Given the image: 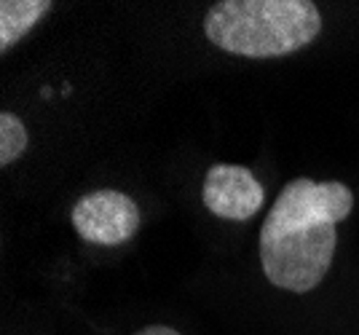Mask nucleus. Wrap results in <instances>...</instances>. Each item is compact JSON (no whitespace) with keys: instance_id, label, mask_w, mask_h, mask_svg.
Returning <instances> with one entry per match:
<instances>
[{"instance_id":"nucleus-1","label":"nucleus","mask_w":359,"mask_h":335,"mask_svg":"<svg viewBox=\"0 0 359 335\" xmlns=\"http://www.w3.org/2000/svg\"><path fill=\"white\" fill-rule=\"evenodd\" d=\"M351 212L354 191L341 180H290L257 236L260 268L271 287L292 295L314 292L338 252V223Z\"/></svg>"},{"instance_id":"nucleus-2","label":"nucleus","mask_w":359,"mask_h":335,"mask_svg":"<svg viewBox=\"0 0 359 335\" xmlns=\"http://www.w3.org/2000/svg\"><path fill=\"white\" fill-rule=\"evenodd\" d=\"M322 25L311 0H217L204 14L212 46L244 60L292 57L314 43Z\"/></svg>"},{"instance_id":"nucleus-3","label":"nucleus","mask_w":359,"mask_h":335,"mask_svg":"<svg viewBox=\"0 0 359 335\" xmlns=\"http://www.w3.org/2000/svg\"><path fill=\"white\" fill-rule=\"evenodd\" d=\"M73 231L89 244L118 247L135 239L142 226L140 204L116 188H97L78 198L70 210Z\"/></svg>"},{"instance_id":"nucleus-4","label":"nucleus","mask_w":359,"mask_h":335,"mask_svg":"<svg viewBox=\"0 0 359 335\" xmlns=\"http://www.w3.org/2000/svg\"><path fill=\"white\" fill-rule=\"evenodd\" d=\"M201 201L220 220L247 223L260 212L266 201V188L250 167L212 164L201 183Z\"/></svg>"},{"instance_id":"nucleus-5","label":"nucleus","mask_w":359,"mask_h":335,"mask_svg":"<svg viewBox=\"0 0 359 335\" xmlns=\"http://www.w3.org/2000/svg\"><path fill=\"white\" fill-rule=\"evenodd\" d=\"M54 8L51 0H3L0 3V54L11 48Z\"/></svg>"},{"instance_id":"nucleus-6","label":"nucleus","mask_w":359,"mask_h":335,"mask_svg":"<svg viewBox=\"0 0 359 335\" xmlns=\"http://www.w3.org/2000/svg\"><path fill=\"white\" fill-rule=\"evenodd\" d=\"M27 145H30V132L25 121L16 113L3 110L0 113V167L6 169L19 161L27 151Z\"/></svg>"},{"instance_id":"nucleus-7","label":"nucleus","mask_w":359,"mask_h":335,"mask_svg":"<svg viewBox=\"0 0 359 335\" xmlns=\"http://www.w3.org/2000/svg\"><path fill=\"white\" fill-rule=\"evenodd\" d=\"M132 335H182V333L175 330V327H169V324H148V327H142V330H137Z\"/></svg>"}]
</instances>
